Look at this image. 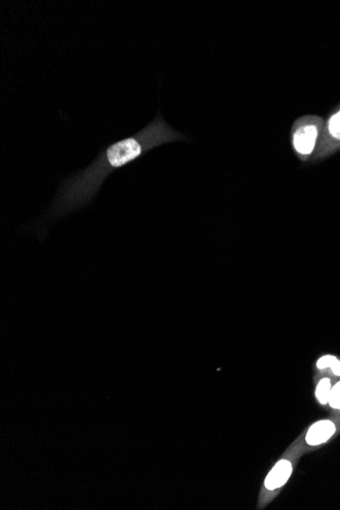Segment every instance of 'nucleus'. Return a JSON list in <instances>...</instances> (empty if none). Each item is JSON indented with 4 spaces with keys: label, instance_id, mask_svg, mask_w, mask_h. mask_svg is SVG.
<instances>
[{
    "label": "nucleus",
    "instance_id": "nucleus-4",
    "mask_svg": "<svg viewBox=\"0 0 340 510\" xmlns=\"http://www.w3.org/2000/svg\"><path fill=\"white\" fill-rule=\"evenodd\" d=\"M318 137V129L315 125L300 127L293 136V147L300 156L310 155L315 148Z\"/></svg>",
    "mask_w": 340,
    "mask_h": 510
},
{
    "label": "nucleus",
    "instance_id": "nucleus-6",
    "mask_svg": "<svg viewBox=\"0 0 340 510\" xmlns=\"http://www.w3.org/2000/svg\"><path fill=\"white\" fill-rule=\"evenodd\" d=\"M318 370L323 371L330 369L331 372L337 377H340V360L333 355H324L316 362Z\"/></svg>",
    "mask_w": 340,
    "mask_h": 510
},
{
    "label": "nucleus",
    "instance_id": "nucleus-1",
    "mask_svg": "<svg viewBox=\"0 0 340 510\" xmlns=\"http://www.w3.org/2000/svg\"><path fill=\"white\" fill-rule=\"evenodd\" d=\"M179 138H184L183 136L172 131L158 115L138 133L105 147L89 166L63 180L43 223H51L89 205L109 175L135 164L160 145Z\"/></svg>",
    "mask_w": 340,
    "mask_h": 510
},
{
    "label": "nucleus",
    "instance_id": "nucleus-7",
    "mask_svg": "<svg viewBox=\"0 0 340 510\" xmlns=\"http://www.w3.org/2000/svg\"><path fill=\"white\" fill-rule=\"evenodd\" d=\"M328 406H330L332 410L340 412V381L337 382V383L332 386V390H331Z\"/></svg>",
    "mask_w": 340,
    "mask_h": 510
},
{
    "label": "nucleus",
    "instance_id": "nucleus-5",
    "mask_svg": "<svg viewBox=\"0 0 340 510\" xmlns=\"http://www.w3.org/2000/svg\"><path fill=\"white\" fill-rule=\"evenodd\" d=\"M332 386V381L328 377L322 378L316 385L315 397L321 406H328Z\"/></svg>",
    "mask_w": 340,
    "mask_h": 510
},
{
    "label": "nucleus",
    "instance_id": "nucleus-8",
    "mask_svg": "<svg viewBox=\"0 0 340 510\" xmlns=\"http://www.w3.org/2000/svg\"><path fill=\"white\" fill-rule=\"evenodd\" d=\"M329 132L337 140H340V111L331 118L329 122Z\"/></svg>",
    "mask_w": 340,
    "mask_h": 510
},
{
    "label": "nucleus",
    "instance_id": "nucleus-3",
    "mask_svg": "<svg viewBox=\"0 0 340 510\" xmlns=\"http://www.w3.org/2000/svg\"><path fill=\"white\" fill-rule=\"evenodd\" d=\"M337 432V426L334 421L329 419L319 420L307 430L305 441L309 446L317 447L327 443Z\"/></svg>",
    "mask_w": 340,
    "mask_h": 510
},
{
    "label": "nucleus",
    "instance_id": "nucleus-2",
    "mask_svg": "<svg viewBox=\"0 0 340 510\" xmlns=\"http://www.w3.org/2000/svg\"><path fill=\"white\" fill-rule=\"evenodd\" d=\"M293 463L287 459H282L272 467L264 481L267 491H277L289 482L293 476Z\"/></svg>",
    "mask_w": 340,
    "mask_h": 510
}]
</instances>
